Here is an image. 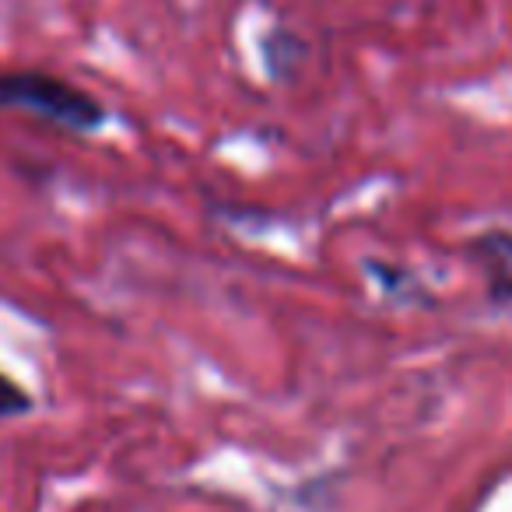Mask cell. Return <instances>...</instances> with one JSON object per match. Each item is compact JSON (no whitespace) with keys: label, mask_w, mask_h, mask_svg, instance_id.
I'll return each instance as SVG.
<instances>
[{"label":"cell","mask_w":512,"mask_h":512,"mask_svg":"<svg viewBox=\"0 0 512 512\" xmlns=\"http://www.w3.org/2000/svg\"><path fill=\"white\" fill-rule=\"evenodd\" d=\"M0 106L22 109L39 120L64 130H99L106 123V109L95 95L46 71H8L0 74Z\"/></svg>","instance_id":"1"},{"label":"cell","mask_w":512,"mask_h":512,"mask_svg":"<svg viewBox=\"0 0 512 512\" xmlns=\"http://www.w3.org/2000/svg\"><path fill=\"white\" fill-rule=\"evenodd\" d=\"M477 264L488 281V292L495 302H512V235L509 232H484L474 242Z\"/></svg>","instance_id":"2"},{"label":"cell","mask_w":512,"mask_h":512,"mask_svg":"<svg viewBox=\"0 0 512 512\" xmlns=\"http://www.w3.org/2000/svg\"><path fill=\"white\" fill-rule=\"evenodd\" d=\"M32 411V397L18 379H11L8 372H0V421L18 418V414Z\"/></svg>","instance_id":"3"}]
</instances>
